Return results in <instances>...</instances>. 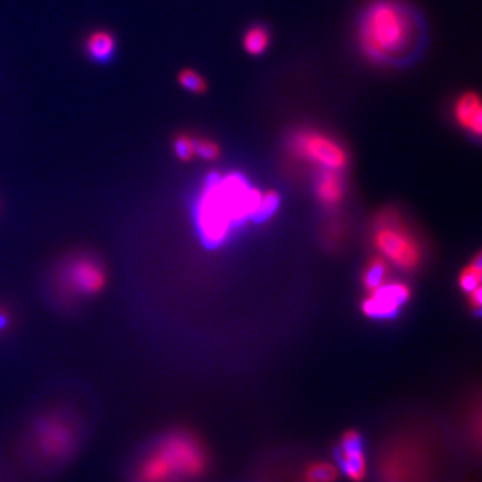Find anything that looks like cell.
I'll return each instance as SVG.
<instances>
[{
	"mask_svg": "<svg viewBox=\"0 0 482 482\" xmlns=\"http://www.w3.org/2000/svg\"><path fill=\"white\" fill-rule=\"evenodd\" d=\"M375 247L381 258L391 261L402 270H415L423 261V247L402 214L385 209L376 216L372 227Z\"/></svg>",
	"mask_w": 482,
	"mask_h": 482,
	"instance_id": "cell-6",
	"label": "cell"
},
{
	"mask_svg": "<svg viewBox=\"0 0 482 482\" xmlns=\"http://www.w3.org/2000/svg\"><path fill=\"white\" fill-rule=\"evenodd\" d=\"M0 482H5V481H4V479H2V477H0Z\"/></svg>",
	"mask_w": 482,
	"mask_h": 482,
	"instance_id": "cell-21",
	"label": "cell"
},
{
	"mask_svg": "<svg viewBox=\"0 0 482 482\" xmlns=\"http://www.w3.org/2000/svg\"><path fill=\"white\" fill-rule=\"evenodd\" d=\"M340 467L351 481L361 482L367 475V460L362 448L361 436L357 432H347L340 440Z\"/></svg>",
	"mask_w": 482,
	"mask_h": 482,
	"instance_id": "cell-9",
	"label": "cell"
},
{
	"mask_svg": "<svg viewBox=\"0 0 482 482\" xmlns=\"http://www.w3.org/2000/svg\"><path fill=\"white\" fill-rule=\"evenodd\" d=\"M117 51L116 36L108 30H96L85 41V52L94 63H108Z\"/></svg>",
	"mask_w": 482,
	"mask_h": 482,
	"instance_id": "cell-12",
	"label": "cell"
},
{
	"mask_svg": "<svg viewBox=\"0 0 482 482\" xmlns=\"http://www.w3.org/2000/svg\"><path fill=\"white\" fill-rule=\"evenodd\" d=\"M357 42L374 63H408L423 44L419 14L402 0H374L357 23Z\"/></svg>",
	"mask_w": 482,
	"mask_h": 482,
	"instance_id": "cell-3",
	"label": "cell"
},
{
	"mask_svg": "<svg viewBox=\"0 0 482 482\" xmlns=\"http://www.w3.org/2000/svg\"><path fill=\"white\" fill-rule=\"evenodd\" d=\"M270 32L265 29L264 25L256 23L244 33V49L248 55L259 57L269 49Z\"/></svg>",
	"mask_w": 482,
	"mask_h": 482,
	"instance_id": "cell-13",
	"label": "cell"
},
{
	"mask_svg": "<svg viewBox=\"0 0 482 482\" xmlns=\"http://www.w3.org/2000/svg\"><path fill=\"white\" fill-rule=\"evenodd\" d=\"M108 269L104 259L88 250L64 255L46 273L44 297L60 312H74L104 292Z\"/></svg>",
	"mask_w": 482,
	"mask_h": 482,
	"instance_id": "cell-5",
	"label": "cell"
},
{
	"mask_svg": "<svg viewBox=\"0 0 482 482\" xmlns=\"http://www.w3.org/2000/svg\"><path fill=\"white\" fill-rule=\"evenodd\" d=\"M317 199L321 205L334 208L344 200L345 180L339 171H320L316 183Z\"/></svg>",
	"mask_w": 482,
	"mask_h": 482,
	"instance_id": "cell-11",
	"label": "cell"
},
{
	"mask_svg": "<svg viewBox=\"0 0 482 482\" xmlns=\"http://www.w3.org/2000/svg\"><path fill=\"white\" fill-rule=\"evenodd\" d=\"M454 119L458 125L475 138L482 132V107L477 92H464L458 97L453 108Z\"/></svg>",
	"mask_w": 482,
	"mask_h": 482,
	"instance_id": "cell-10",
	"label": "cell"
},
{
	"mask_svg": "<svg viewBox=\"0 0 482 482\" xmlns=\"http://www.w3.org/2000/svg\"><path fill=\"white\" fill-rule=\"evenodd\" d=\"M336 479V468L329 464H316L306 473V482H333Z\"/></svg>",
	"mask_w": 482,
	"mask_h": 482,
	"instance_id": "cell-18",
	"label": "cell"
},
{
	"mask_svg": "<svg viewBox=\"0 0 482 482\" xmlns=\"http://www.w3.org/2000/svg\"><path fill=\"white\" fill-rule=\"evenodd\" d=\"M278 205L276 192L253 188L241 173L213 175L197 199V230L208 247H218L236 227L248 220L263 222L275 213Z\"/></svg>",
	"mask_w": 482,
	"mask_h": 482,
	"instance_id": "cell-2",
	"label": "cell"
},
{
	"mask_svg": "<svg viewBox=\"0 0 482 482\" xmlns=\"http://www.w3.org/2000/svg\"><path fill=\"white\" fill-rule=\"evenodd\" d=\"M411 291L404 283L385 282L375 287L362 303V311L372 319H391L406 304Z\"/></svg>",
	"mask_w": 482,
	"mask_h": 482,
	"instance_id": "cell-8",
	"label": "cell"
},
{
	"mask_svg": "<svg viewBox=\"0 0 482 482\" xmlns=\"http://www.w3.org/2000/svg\"><path fill=\"white\" fill-rule=\"evenodd\" d=\"M173 152L179 160L190 161L194 158V138L190 134H180L173 139Z\"/></svg>",
	"mask_w": 482,
	"mask_h": 482,
	"instance_id": "cell-19",
	"label": "cell"
},
{
	"mask_svg": "<svg viewBox=\"0 0 482 482\" xmlns=\"http://www.w3.org/2000/svg\"><path fill=\"white\" fill-rule=\"evenodd\" d=\"M96 428V411L77 396H55L23 423L16 458L25 477L46 481L63 473Z\"/></svg>",
	"mask_w": 482,
	"mask_h": 482,
	"instance_id": "cell-1",
	"label": "cell"
},
{
	"mask_svg": "<svg viewBox=\"0 0 482 482\" xmlns=\"http://www.w3.org/2000/svg\"><path fill=\"white\" fill-rule=\"evenodd\" d=\"M362 282H364V286L367 287L368 291H372L375 287L381 286L383 283L387 282V263H385V259H372L367 269L364 272Z\"/></svg>",
	"mask_w": 482,
	"mask_h": 482,
	"instance_id": "cell-14",
	"label": "cell"
},
{
	"mask_svg": "<svg viewBox=\"0 0 482 482\" xmlns=\"http://www.w3.org/2000/svg\"><path fill=\"white\" fill-rule=\"evenodd\" d=\"M481 259L477 256L468 267H465L462 270V273L459 276L460 287L467 295L479 291L481 289Z\"/></svg>",
	"mask_w": 482,
	"mask_h": 482,
	"instance_id": "cell-15",
	"label": "cell"
},
{
	"mask_svg": "<svg viewBox=\"0 0 482 482\" xmlns=\"http://www.w3.org/2000/svg\"><path fill=\"white\" fill-rule=\"evenodd\" d=\"M208 467L205 448L188 432L161 436L133 459L126 482H190Z\"/></svg>",
	"mask_w": 482,
	"mask_h": 482,
	"instance_id": "cell-4",
	"label": "cell"
},
{
	"mask_svg": "<svg viewBox=\"0 0 482 482\" xmlns=\"http://www.w3.org/2000/svg\"><path fill=\"white\" fill-rule=\"evenodd\" d=\"M293 156L306 161L320 171L344 172L348 166V152L344 145L328 133L306 128L293 134L291 141Z\"/></svg>",
	"mask_w": 482,
	"mask_h": 482,
	"instance_id": "cell-7",
	"label": "cell"
},
{
	"mask_svg": "<svg viewBox=\"0 0 482 482\" xmlns=\"http://www.w3.org/2000/svg\"><path fill=\"white\" fill-rule=\"evenodd\" d=\"M13 327L12 311L6 306H0V336H5Z\"/></svg>",
	"mask_w": 482,
	"mask_h": 482,
	"instance_id": "cell-20",
	"label": "cell"
},
{
	"mask_svg": "<svg viewBox=\"0 0 482 482\" xmlns=\"http://www.w3.org/2000/svg\"><path fill=\"white\" fill-rule=\"evenodd\" d=\"M194 155L205 161L218 160L220 156V147H218V144L214 143L213 139L196 136L194 138Z\"/></svg>",
	"mask_w": 482,
	"mask_h": 482,
	"instance_id": "cell-17",
	"label": "cell"
},
{
	"mask_svg": "<svg viewBox=\"0 0 482 482\" xmlns=\"http://www.w3.org/2000/svg\"><path fill=\"white\" fill-rule=\"evenodd\" d=\"M179 83L180 87L184 88L186 91L192 92V94H203L208 89L205 79L194 70H180Z\"/></svg>",
	"mask_w": 482,
	"mask_h": 482,
	"instance_id": "cell-16",
	"label": "cell"
}]
</instances>
